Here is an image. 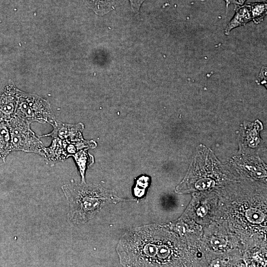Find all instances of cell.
I'll use <instances>...</instances> for the list:
<instances>
[{
	"label": "cell",
	"instance_id": "cell-9",
	"mask_svg": "<svg viewBox=\"0 0 267 267\" xmlns=\"http://www.w3.org/2000/svg\"><path fill=\"white\" fill-rule=\"evenodd\" d=\"M253 21L258 24L263 21L267 15L266 2H257L247 3Z\"/></svg>",
	"mask_w": 267,
	"mask_h": 267
},
{
	"label": "cell",
	"instance_id": "cell-6",
	"mask_svg": "<svg viewBox=\"0 0 267 267\" xmlns=\"http://www.w3.org/2000/svg\"><path fill=\"white\" fill-rule=\"evenodd\" d=\"M251 21H252V18L248 4L239 6L232 18L227 25L224 34L229 35L233 29L244 26Z\"/></svg>",
	"mask_w": 267,
	"mask_h": 267
},
{
	"label": "cell",
	"instance_id": "cell-8",
	"mask_svg": "<svg viewBox=\"0 0 267 267\" xmlns=\"http://www.w3.org/2000/svg\"><path fill=\"white\" fill-rule=\"evenodd\" d=\"M96 14L103 15L114 8L116 0H83Z\"/></svg>",
	"mask_w": 267,
	"mask_h": 267
},
{
	"label": "cell",
	"instance_id": "cell-10",
	"mask_svg": "<svg viewBox=\"0 0 267 267\" xmlns=\"http://www.w3.org/2000/svg\"><path fill=\"white\" fill-rule=\"evenodd\" d=\"M82 177V182L85 183V174L87 166L92 163V157L89 154L86 150H81L73 155Z\"/></svg>",
	"mask_w": 267,
	"mask_h": 267
},
{
	"label": "cell",
	"instance_id": "cell-2",
	"mask_svg": "<svg viewBox=\"0 0 267 267\" xmlns=\"http://www.w3.org/2000/svg\"><path fill=\"white\" fill-rule=\"evenodd\" d=\"M16 116L30 123H52L56 119L49 102L35 94L20 91Z\"/></svg>",
	"mask_w": 267,
	"mask_h": 267
},
{
	"label": "cell",
	"instance_id": "cell-13",
	"mask_svg": "<svg viewBox=\"0 0 267 267\" xmlns=\"http://www.w3.org/2000/svg\"><path fill=\"white\" fill-rule=\"evenodd\" d=\"M213 247L216 249H222L226 245V242L220 238H213L211 241Z\"/></svg>",
	"mask_w": 267,
	"mask_h": 267
},
{
	"label": "cell",
	"instance_id": "cell-11",
	"mask_svg": "<svg viewBox=\"0 0 267 267\" xmlns=\"http://www.w3.org/2000/svg\"><path fill=\"white\" fill-rule=\"evenodd\" d=\"M246 216L250 222L260 223L262 222L265 217V215L259 210L251 208L246 212Z\"/></svg>",
	"mask_w": 267,
	"mask_h": 267
},
{
	"label": "cell",
	"instance_id": "cell-3",
	"mask_svg": "<svg viewBox=\"0 0 267 267\" xmlns=\"http://www.w3.org/2000/svg\"><path fill=\"white\" fill-rule=\"evenodd\" d=\"M11 135V150L34 152L43 157L44 147L30 128V123L15 116L7 121Z\"/></svg>",
	"mask_w": 267,
	"mask_h": 267
},
{
	"label": "cell",
	"instance_id": "cell-5",
	"mask_svg": "<svg viewBox=\"0 0 267 267\" xmlns=\"http://www.w3.org/2000/svg\"><path fill=\"white\" fill-rule=\"evenodd\" d=\"M53 130L50 133L40 137L51 136L53 138H59L68 141H78L83 140L81 132L83 126L82 124L71 125L57 121L51 124Z\"/></svg>",
	"mask_w": 267,
	"mask_h": 267
},
{
	"label": "cell",
	"instance_id": "cell-1",
	"mask_svg": "<svg viewBox=\"0 0 267 267\" xmlns=\"http://www.w3.org/2000/svg\"><path fill=\"white\" fill-rule=\"evenodd\" d=\"M61 189L68 201V220L75 223H85L92 219L109 197L98 185L71 182Z\"/></svg>",
	"mask_w": 267,
	"mask_h": 267
},
{
	"label": "cell",
	"instance_id": "cell-7",
	"mask_svg": "<svg viewBox=\"0 0 267 267\" xmlns=\"http://www.w3.org/2000/svg\"><path fill=\"white\" fill-rule=\"evenodd\" d=\"M12 151L10 131L7 121L0 119V159L5 158Z\"/></svg>",
	"mask_w": 267,
	"mask_h": 267
},
{
	"label": "cell",
	"instance_id": "cell-16",
	"mask_svg": "<svg viewBox=\"0 0 267 267\" xmlns=\"http://www.w3.org/2000/svg\"><path fill=\"white\" fill-rule=\"evenodd\" d=\"M205 209L204 208H200L198 209V213H199V215H201V216H204L205 214Z\"/></svg>",
	"mask_w": 267,
	"mask_h": 267
},
{
	"label": "cell",
	"instance_id": "cell-14",
	"mask_svg": "<svg viewBox=\"0 0 267 267\" xmlns=\"http://www.w3.org/2000/svg\"><path fill=\"white\" fill-rule=\"evenodd\" d=\"M133 10L138 12L141 4L145 0H129Z\"/></svg>",
	"mask_w": 267,
	"mask_h": 267
},
{
	"label": "cell",
	"instance_id": "cell-15",
	"mask_svg": "<svg viewBox=\"0 0 267 267\" xmlns=\"http://www.w3.org/2000/svg\"><path fill=\"white\" fill-rule=\"evenodd\" d=\"M246 0H227L226 2L227 6L230 3L236 4L238 6H241Z\"/></svg>",
	"mask_w": 267,
	"mask_h": 267
},
{
	"label": "cell",
	"instance_id": "cell-4",
	"mask_svg": "<svg viewBox=\"0 0 267 267\" xmlns=\"http://www.w3.org/2000/svg\"><path fill=\"white\" fill-rule=\"evenodd\" d=\"M20 91L11 81L0 89V119L8 121L15 116Z\"/></svg>",
	"mask_w": 267,
	"mask_h": 267
},
{
	"label": "cell",
	"instance_id": "cell-12",
	"mask_svg": "<svg viewBox=\"0 0 267 267\" xmlns=\"http://www.w3.org/2000/svg\"><path fill=\"white\" fill-rule=\"evenodd\" d=\"M214 185V181L208 178L201 179L198 181L195 184L196 187L199 190L207 189Z\"/></svg>",
	"mask_w": 267,
	"mask_h": 267
}]
</instances>
